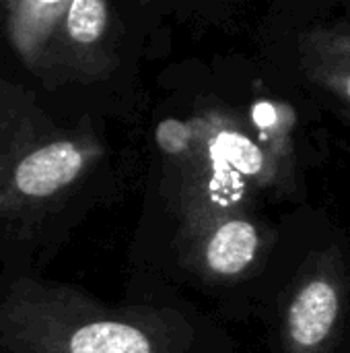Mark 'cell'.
Instances as JSON below:
<instances>
[{"instance_id": "obj_1", "label": "cell", "mask_w": 350, "mask_h": 353, "mask_svg": "<svg viewBox=\"0 0 350 353\" xmlns=\"http://www.w3.org/2000/svg\"><path fill=\"white\" fill-rule=\"evenodd\" d=\"M342 312L340 269L326 254L299 283L285 312V345L289 353H324Z\"/></svg>"}, {"instance_id": "obj_2", "label": "cell", "mask_w": 350, "mask_h": 353, "mask_svg": "<svg viewBox=\"0 0 350 353\" xmlns=\"http://www.w3.org/2000/svg\"><path fill=\"white\" fill-rule=\"evenodd\" d=\"M299 62L309 85L350 108V25L320 23L299 43Z\"/></svg>"}, {"instance_id": "obj_3", "label": "cell", "mask_w": 350, "mask_h": 353, "mask_svg": "<svg viewBox=\"0 0 350 353\" xmlns=\"http://www.w3.org/2000/svg\"><path fill=\"white\" fill-rule=\"evenodd\" d=\"M83 168V147L70 141H58L33 151L19 163L14 172V186L27 196H52L74 182Z\"/></svg>"}, {"instance_id": "obj_4", "label": "cell", "mask_w": 350, "mask_h": 353, "mask_svg": "<svg viewBox=\"0 0 350 353\" xmlns=\"http://www.w3.org/2000/svg\"><path fill=\"white\" fill-rule=\"evenodd\" d=\"M258 248L260 236L254 223L245 219H227L208 236L204 261L217 275L233 277L252 265Z\"/></svg>"}, {"instance_id": "obj_5", "label": "cell", "mask_w": 350, "mask_h": 353, "mask_svg": "<svg viewBox=\"0 0 350 353\" xmlns=\"http://www.w3.org/2000/svg\"><path fill=\"white\" fill-rule=\"evenodd\" d=\"M70 353H153L149 337L126 323L101 321L80 327L68 341Z\"/></svg>"}, {"instance_id": "obj_6", "label": "cell", "mask_w": 350, "mask_h": 353, "mask_svg": "<svg viewBox=\"0 0 350 353\" xmlns=\"http://www.w3.org/2000/svg\"><path fill=\"white\" fill-rule=\"evenodd\" d=\"M70 2H19L10 4V31L14 46L19 52L31 60V56L39 50L43 39L47 37L50 29L56 21L66 12Z\"/></svg>"}, {"instance_id": "obj_7", "label": "cell", "mask_w": 350, "mask_h": 353, "mask_svg": "<svg viewBox=\"0 0 350 353\" xmlns=\"http://www.w3.org/2000/svg\"><path fill=\"white\" fill-rule=\"evenodd\" d=\"M107 25V6L97 0H76L66 8V29L76 43H91L101 37Z\"/></svg>"}, {"instance_id": "obj_8", "label": "cell", "mask_w": 350, "mask_h": 353, "mask_svg": "<svg viewBox=\"0 0 350 353\" xmlns=\"http://www.w3.org/2000/svg\"><path fill=\"white\" fill-rule=\"evenodd\" d=\"M215 143L219 153L241 174L262 176L266 172V157L262 149L241 132H221Z\"/></svg>"}, {"instance_id": "obj_9", "label": "cell", "mask_w": 350, "mask_h": 353, "mask_svg": "<svg viewBox=\"0 0 350 353\" xmlns=\"http://www.w3.org/2000/svg\"><path fill=\"white\" fill-rule=\"evenodd\" d=\"M192 128L179 120H163L157 128V143L167 153H184L190 147Z\"/></svg>"}, {"instance_id": "obj_10", "label": "cell", "mask_w": 350, "mask_h": 353, "mask_svg": "<svg viewBox=\"0 0 350 353\" xmlns=\"http://www.w3.org/2000/svg\"><path fill=\"white\" fill-rule=\"evenodd\" d=\"M336 116H338V118H340V120H342V122H344V124L350 128V108L338 105V108H336Z\"/></svg>"}]
</instances>
